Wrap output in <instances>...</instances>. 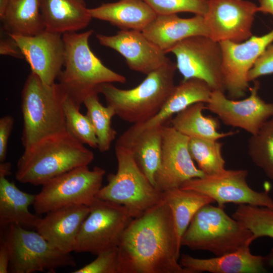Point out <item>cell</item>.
<instances>
[{"label":"cell","mask_w":273,"mask_h":273,"mask_svg":"<svg viewBox=\"0 0 273 273\" xmlns=\"http://www.w3.org/2000/svg\"><path fill=\"white\" fill-rule=\"evenodd\" d=\"M258 11L269 14L273 18V0H258Z\"/></svg>","instance_id":"41"},{"label":"cell","mask_w":273,"mask_h":273,"mask_svg":"<svg viewBox=\"0 0 273 273\" xmlns=\"http://www.w3.org/2000/svg\"><path fill=\"white\" fill-rule=\"evenodd\" d=\"M171 210L163 201L133 218L118 246V273H191L178 260Z\"/></svg>","instance_id":"1"},{"label":"cell","mask_w":273,"mask_h":273,"mask_svg":"<svg viewBox=\"0 0 273 273\" xmlns=\"http://www.w3.org/2000/svg\"><path fill=\"white\" fill-rule=\"evenodd\" d=\"M118 248L102 252L96 258L72 273H118Z\"/></svg>","instance_id":"36"},{"label":"cell","mask_w":273,"mask_h":273,"mask_svg":"<svg viewBox=\"0 0 273 273\" xmlns=\"http://www.w3.org/2000/svg\"><path fill=\"white\" fill-rule=\"evenodd\" d=\"M10 256L7 244L3 238H1L0 244V273H8Z\"/></svg>","instance_id":"40"},{"label":"cell","mask_w":273,"mask_h":273,"mask_svg":"<svg viewBox=\"0 0 273 273\" xmlns=\"http://www.w3.org/2000/svg\"><path fill=\"white\" fill-rule=\"evenodd\" d=\"M9 39H1L0 53L3 55H9L17 58H24L14 40L10 36Z\"/></svg>","instance_id":"39"},{"label":"cell","mask_w":273,"mask_h":273,"mask_svg":"<svg viewBox=\"0 0 273 273\" xmlns=\"http://www.w3.org/2000/svg\"><path fill=\"white\" fill-rule=\"evenodd\" d=\"M162 126L142 130L130 127L116 143L130 151L138 166L155 187V175L161 159Z\"/></svg>","instance_id":"22"},{"label":"cell","mask_w":273,"mask_h":273,"mask_svg":"<svg viewBox=\"0 0 273 273\" xmlns=\"http://www.w3.org/2000/svg\"><path fill=\"white\" fill-rule=\"evenodd\" d=\"M8 35L17 44L31 72L47 85L55 83L64 64L62 34L45 29L34 35Z\"/></svg>","instance_id":"17"},{"label":"cell","mask_w":273,"mask_h":273,"mask_svg":"<svg viewBox=\"0 0 273 273\" xmlns=\"http://www.w3.org/2000/svg\"><path fill=\"white\" fill-rule=\"evenodd\" d=\"M94 31L62 34L65 44L64 68L58 79L67 95L79 105L89 95L98 93L104 83H124L126 78L105 66L90 50L88 40Z\"/></svg>","instance_id":"3"},{"label":"cell","mask_w":273,"mask_h":273,"mask_svg":"<svg viewBox=\"0 0 273 273\" xmlns=\"http://www.w3.org/2000/svg\"><path fill=\"white\" fill-rule=\"evenodd\" d=\"M212 89L204 81L197 78L183 80L175 85L160 110L149 120L133 124L135 130L164 125L174 115L196 103L205 104L210 100Z\"/></svg>","instance_id":"23"},{"label":"cell","mask_w":273,"mask_h":273,"mask_svg":"<svg viewBox=\"0 0 273 273\" xmlns=\"http://www.w3.org/2000/svg\"><path fill=\"white\" fill-rule=\"evenodd\" d=\"M253 241L251 232L230 217L224 206L209 204L195 214L183 235L181 245L193 250L208 251L217 256L250 246Z\"/></svg>","instance_id":"6"},{"label":"cell","mask_w":273,"mask_h":273,"mask_svg":"<svg viewBox=\"0 0 273 273\" xmlns=\"http://www.w3.org/2000/svg\"><path fill=\"white\" fill-rule=\"evenodd\" d=\"M246 169H225L212 175L193 178L180 188L195 191L212 198L219 206L226 203L250 204L273 208V200L267 191L257 192L247 181Z\"/></svg>","instance_id":"12"},{"label":"cell","mask_w":273,"mask_h":273,"mask_svg":"<svg viewBox=\"0 0 273 273\" xmlns=\"http://www.w3.org/2000/svg\"><path fill=\"white\" fill-rule=\"evenodd\" d=\"M35 198V194L20 190L6 176H0L1 228L3 229L14 224L24 228H35L40 217L29 210Z\"/></svg>","instance_id":"26"},{"label":"cell","mask_w":273,"mask_h":273,"mask_svg":"<svg viewBox=\"0 0 273 273\" xmlns=\"http://www.w3.org/2000/svg\"><path fill=\"white\" fill-rule=\"evenodd\" d=\"M80 106L66 94L63 104L66 128L75 139L93 148H98V140L93 126L86 115L79 111Z\"/></svg>","instance_id":"34"},{"label":"cell","mask_w":273,"mask_h":273,"mask_svg":"<svg viewBox=\"0 0 273 273\" xmlns=\"http://www.w3.org/2000/svg\"><path fill=\"white\" fill-rule=\"evenodd\" d=\"M176 63L170 60L147 75L137 86L122 89L112 83L100 84L99 93L105 97L107 105L112 107L123 121L134 124L144 123L160 110L175 86Z\"/></svg>","instance_id":"4"},{"label":"cell","mask_w":273,"mask_h":273,"mask_svg":"<svg viewBox=\"0 0 273 273\" xmlns=\"http://www.w3.org/2000/svg\"><path fill=\"white\" fill-rule=\"evenodd\" d=\"M105 170L98 166L74 168L49 180L35 194L33 207L37 214L72 205L89 206L102 187Z\"/></svg>","instance_id":"9"},{"label":"cell","mask_w":273,"mask_h":273,"mask_svg":"<svg viewBox=\"0 0 273 273\" xmlns=\"http://www.w3.org/2000/svg\"><path fill=\"white\" fill-rule=\"evenodd\" d=\"M157 15L176 14L190 12L204 16L208 0H144Z\"/></svg>","instance_id":"35"},{"label":"cell","mask_w":273,"mask_h":273,"mask_svg":"<svg viewBox=\"0 0 273 273\" xmlns=\"http://www.w3.org/2000/svg\"><path fill=\"white\" fill-rule=\"evenodd\" d=\"M168 53L175 55L176 68L183 80L197 78L205 81L212 90L224 93L220 42L208 36H193L178 42Z\"/></svg>","instance_id":"11"},{"label":"cell","mask_w":273,"mask_h":273,"mask_svg":"<svg viewBox=\"0 0 273 273\" xmlns=\"http://www.w3.org/2000/svg\"><path fill=\"white\" fill-rule=\"evenodd\" d=\"M98 95V93L89 95L83 104L98 140L97 148L100 152H104L110 149L117 133L111 125L112 119L116 113L111 106H104L100 103Z\"/></svg>","instance_id":"30"},{"label":"cell","mask_w":273,"mask_h":273,"mask_svg":"<svg viewBox=\"0 0 273 273\" xmlns=\"http://www.w3.org/2000/svg\"><path fill=\"white\" fill-rule=\"evenodd\" d=\"M232 216L251 232L254 241L262 237L273 239L272 208L240 204Z\"/></svg>","instance_id":"33"},{"label":"cell","mask_w":273,"mask_h":273,"mask_svg":"<svg viewBox=\"0 0 273 273\" xmlns=\"http://www.w3.org/2000/svg\"><path fill=\"white\" fill-rule=\"evenodd\" d=\"M115 151L117 171L108 175V184L96 198L123 206L133 218L139 217L162 201V192L143 173L129 150L116 144Z\"/></svg>","instance_id":"7"},{"label":"cell","mask_w":273,"mask_h":273,"mask_svg":"<svg viewBox=\"0 0 273 273\" xmlns=\"http://www.w3.org/2000/svg\"><path fill=\"white\" fill-rule=\"evenodd\" d=\"M96 38L101 45L121 54L130 69L146 75L170 60L166 53L150 40L142 31L121 29L111 36L97 34Z\"/></svg>","instance_id":"18"},{"label":"cell","mask_w":273,"mask_h":273,"mask_svg":"<svg viewBox=\"0 0 273 273\" xmlns=\"http://www.w3.org/2000/svg\"><path fill=\"white\" fill-rule=\"evenodd\" d=\"M65 97L59 83L47 85L31 72L21 93V142L24 149L67 130L63 109Z\"/></svg>","instance_id":"5"},{"label":"cell","mask_w":273,"mask_h":273,"mask_svg":"<svg viewBox=\"0 0 273 273\" xmlns=\"http://www.w3.org/2000/svg\"><path fill=\"white\" fill-rule=\"evenodd\" d=\"M265 257L266 264L273 267V248L271 249L269 253Z\"/></svg>","instance_id":"44"},{"label":"cell","mask_w":273,"mask_h":273,"mask_svg":"<svg viewBox=\"0 0 273 273\" xmlns=\"http://www.w3.org/2000/svg\"><path fill=\"white\" fill-rule=\"evenodd\" d=\"M258 12V5L248 0H208L203 17L212 39L241 42L252 36V25Z\"/></svg>","instance_id":"15"},{"label":"cell","mask_w":273,"mask_h":273,"mask_svg":"<svg viewBox=\"0 0 273 273\" xmlns=\"http://www.w3.org/2000/svg\"><path fill=\"white\" fill-rule=\"evenodd\" d=\"M206 104L195 103L176 114L171 119L172 126L190 138L219 140L235 135L238 131L220 132L216 118L203 115Z\"/></svg>","instance_id":"27"},{"label":"cell","mask_w":273,"mask_h":273,"mask_svg":"<svg viewBox=\"0 0 273 273\" xmlns=\"http://www.w3.org/2000/svg\"><path fill=\"white\" fill-rule=\"evenodd\" d=\"M92 18L109 22L122 30L143 31L157 14L144 0H119L87 9Z\"/></svg>","instance_id":"24"},{"label":"cell","mask_w":273,"mask_h":273,"mask_svg":"<svg viewBox=\"0 0 273 273\" xmlns=\"http://www.w3.org/2000/svg\"><path fill=\"white\" fill-rule=\"evenodd\" d=\"M11 164L9 162H1L0 176H7L11 173Z\"/></svg>","instance_id":"42"},{"label":"cell","mask_w":273,"mask_h":273,"mask_svg":"<svg viewBox=\"0 0 273 273\" xmlns=\"http://www.w3.org/2000/svg\"><path fill=\"white\" fill-rule=\"evenodd\" d=\"M9 0H0V18L3 17L7 8Z\"/></svg>","instance_id":"43"},{"label":"cell","mask_w":273,"mask_h":273,"mask_svg":"<svg viewBox=\"0 0 273 273\" xmlns=\"http://www.w3.org/2000/svg\"><path fill=\"white\" fill-rule=\"evenodd\" d=\"M180 264L191 273H262L266 272L265 257L251 253L250 246L210 258L183 254Z\"/></svg>","instance_id":"21"},{"label":"cell","mask_w":273,"mask_h":273,"mask_svg":"<svg viewBox=\"0 0 273 273\" xmlns=\"http://www.w3.org/2000/svg\"><path fill=\"white\" fill-rule=\"evenodd\" d=\"M142 32L166 54L185 38L196 35L209 36L204 17L200 15L183 18L177 14L157 15Z\"/></svg>","instance_id":"20"},{"label":"cell","mask_w":273,"mask_h":273,"mask_svg":"<svg viewBox=\"0 0 273 273\" xmlns=\"http://www.w3.org/2000/svg\"><path fill=\"white\" fill-rule=\"evenodd\" d=\"M3 230L5 231L2 232V237L10 252L9 272H55L59 268L76 265L70 253L54 247L37 232L14 224Z\"/></svg>","instance_id":"8"},{"label":"cell","mask_w":273,"mask_h":273,"mask_svg":"<svg viewBox=\"0 0 273 273\" xmlns=\"http://www.w3.org/2000/svg\"><path fill=\"white\" fill-rule=\"evenodd\" d=\"M85 205H69L50 211L39 218L36 232L54 247L66 253L74 251L81 225L89 212Z\"/></svg>","instance_id":"19"},{"label":"cell","mask_w":273,"mask_h":273,"mask_svg":"<svg viewBox=\"0 0 273 273\" xmlns=\"http://www.w3.org/2000/svg\"><path fill=\"white\" fill-rule=\"evenodd\" d=\"M251 135L248 154L253 162L273 180V116L256 133Z\"/></svg>","instance_id":"32"},{"label":"cell","mask_w":273,"mask_h":273,"mask_svg":"<svg viewBox=\"0 0 273 273\" xmlns=\"http://www.w3.org/2000/svg\"><path fill=\"white\" fill-rule=\"evenodd\" d=\"M273 74V43L269 45L257 59L249 72V82L260 77Z\"/></svg>","instance_id":"37"},{"label":"cell","mask_w":273,"mask_h":273,"mask_svg":"<svg viewBox=\"0 0 273 273\" xmlns=\"http://www.w3.org/2000/svg\"><path fill=\"white\" fill-rule=\"evenodd\" d=\"M94 158L93 152L66 130L24 149L15 177L21 183L42 186L74 168L88 166Z\"/></svg>","instance_id":"2"},{"label":"cell","mask_w":273,"mask_h":273,"mask_svg":"<svg viewBox=\"0 0 273 273\" xmlns=\"http://www.w3.org/2000/svg\"><path fill=\"white\" fill-rule=\"evenodd\" d=\"M40 2L41 0H9L1 19L8 34L31 36L45 30Z\"/></svg>","instance_id":"29"},{"label":"cell","mask_w":273,"mask_h":273,"mask_svg":"<svg viewBox=\"0 0 273 273\" xmlns=\"http://www.w3.org/2000/svg\"><path fill=\"white\" fill-rule=\"evenodd\" d=\"M273 43V29L261 36L252 35L241 42H220L222 53V76L228 98L237 100L250 87L248 76L258 57Z\"/></svg>","instance_id":"13"},{"label":"cell","mask_w":273,"mask_h":273,"mask_svg":"<svg viewBox=\"0 0 273 273\" xmlns=\"http://www.w3.org/2000/svg\"><path fill=\"white\" fill-rule=\"evenodd\" d=\"M89 207V214L81 225L74 251L97 255L117 248L133 217L123 206L97 198Z\"/></svg>","instance_id":"10"},{"label":"cell","mask_w":273,"mask_h":273,"mask_svg":"<svg viewBox=\"0 0 273 273\" xmlns=\"http://www.w3.org/2000/svg\"><path fill=\"white\" fill-rule=\"evenodd\" d=\"M162 200L169 207L179 244L183 234L197 211L214 202L211 197L199 192L180 188L162 192Z\"/></svg>","instance_id":"28"},{"label":"cell","mask_w":273,"mask_h":273,"mask_svg":"<svg viewBox=\"0 0 273 273\" xmlns=\"http://www.w3.org/2000/svg\"><path fill=\"white\" fill-rule=\"evenodd\" d=\"M218 141L189 139L188 147L191 157L206 175L216 174L225 169L222 144Z\"/></svg>","instance_id":"31"},{"label":"cell","mask_w":273,"mask_h":273,"mask_svg":"<svg viewBox=\"0 0 273 273\" xmlns=\"http://www.w3.org/2000/svg\"><path fill=\"white\" fill-rule=\"evenodd\" d=\"M162 154L155 175V186L161 192L180 188L185 182L205 175L196 166L190 154L188 136L172 126H162Z\"/></svg>","instance_id":"16"},{"label":"cell","mask_w":273,"mask_h":273,"mask_svg":"<svg viewBox=\"0 0 273 273\" xmlns=\"http://www.w3.org/2000/svg\"><path fill=\"white\" fill-rule=\"evenodd\" d=\"M254 81L249 89V96L242 100L231 99L221 90H212L206 109L216 115L225 125L255 134L273 116V103L266 102L260 97L259 82Z\"/></svg>","instance_id":"14"},{"label":"cell","mask_w":273,"mask_h":273,"mask_svg":"<svg viewBox=\"0 0 273 273\" xmlns=\"http://www.w3.org/2000/svg\"><path fill=\"white\" fill-rule=\"evenodd\" d=\"M14 119L10 115L0 119V162H5L7 154L8 140L13 128Z\"/></svg>","instance_id":"38"},{"label":"cell","mask_w":273,"mask_h":273,"mask_svg":"<svg viewBox=\"0 0 273 273\" xmlns=\"http://www.w3.org/2000/svg\"><path fill=\"white\" fill-rule=\"evenodd\" d=\"M84 0H41L45 29L63 34L86 28L92 17Z\"/></svg>","instance_id":"25"}]
</instances>
